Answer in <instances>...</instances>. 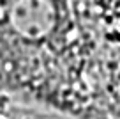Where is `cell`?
Masks as SVG:
<instances>
[{
    "label": "cell",
    "instance_id": "6da1fadb",
    "mask_svg": "<svg viewBox=\"0 0 120 119\" xmlns=\"http://www.w3.org/2000/svg\"><path fill=\"white\" fill-rule=\"evenodd\" d=\"M69 0H0V91L56 103L74 48Z\"/></svg>",
    "mask_w": 120,
    "mask_h": 119
}]
</instances>
